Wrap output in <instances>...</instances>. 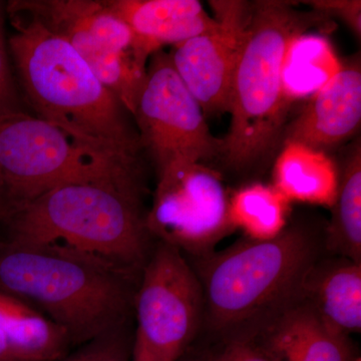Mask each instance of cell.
<instances>
[{
	"mask_svg": "<svg viewBox=\"0 0 361 361\" xmlns=\"http://www.w3.org/2000/svg\"><path fill=\"white\" fill-rule=\"evenodd\" d=\"M9 47L28 103L39 118L101 153L137 165L140 135L125 108L65 39L18 11Z\"/></svg>",
	"mask_w": 361,
	"mask_h": 361,
	"instance_id": "6da1fadb",
	"label": "cell"
},
{
	"mask_svg": "<svg viewBox=\"0 0 361 361\" xmlns=\"http://www.w3.org/2000/svg\"><path fill=\"white\" fill-rule=\"evenodd\" d=\"M11 243L84 257L135 276L149 255L151 235L139 189L78 183L51 190L2 220Z\"/></svg>",
	"mask_w": 361,
	"mask_h": 361,
	"instance_id": "7a4b0ae2",
	"label": "cell"
},
{
	"mask_svg": "<svg viewBox=\"0 0 361 361\" xmlns=\"http://www.w3.org/2000/svg\"><path fill=\"white\" fill-rule=\"evenodd\" d=\"M324 242L304 226H287L267 241L243 239L191 257L203 288L206 325L223 338L242 336L300 299Z\"/></svg>",
	"mask_w": 361,
	"mask_h": 361,
	"instance_id": "3957f363",
	"label": "cell"
},
{
	"mask_svg": "<svg viewBox=\"0 0 361 361\" xmlns=\"http://www.w3.org/2000/svg\"><path fill=\"white\" fill-rule=\"evenodd\" d=\"M324 18L301 13L289 1L252 2L230 90L231 123L222 139L221 157L228 167L244 172L262 165L283 142L292 106L282 87L285 52L294 37Z\"/></svg>",
	"mask_w": 361,
	"mask_h": 361,
	"instance_id": "277c9868",
	"label": "cell"
},
{
	"mask_svg": "<svg viewBox=\"0 0 361 361\" xmlns=\"http://www.w3.org/2000/svg\"><path fill=\"white\" fill-rule=\"evenodd\" d=\"M134 278L87 258L0 241V292L51 318L73 346L129 322Z\"/></svg>",
	"mask_w": 361,
	"mask_h": 361,
	"instance_id": "5b68a950",
	"label": "cell"
},
{
	"mask_svg": "<svg viewBox=\"0 0 361 361\" xmlns=\"http://www.w3.org/2000/svg\"><path fill=\"white\" fill-rule=\"evenodd\" d=\"M137 166L73 140L39 116H0V220L51 190L78 183L139 189Z\"/></svg>",
	"mask_w": 361,
	"mask_h": 361,
	"instance_id": "8992f818",
	"label": "cell"
},
{
	"mask_svg": "<svg viewBox=\"0 0 361 361\" xmlns=\"http://www.w3.org/2000/svg\"><path fill=\"white\" fill-rule=\"evenodd\" d=\"M137 329L132 355L144 361H176L203 329L205 301L198 275L176 247L158 241L142 267L135 293Z\"/></svg>",
	"mask_w": 361,
	"mask_h": 361,
	"instance_id": "52a82bcc",
	"label": "cell"
},
{
	"mask_svg": "<svg viewBox=\"0 0 361 361\" xmlns=\"http://www.w3.org/2000/svg\"><path fill=\"white\" fill-rule=\"evenodd\" d=\"M229 202L219 172L201 161H173L159 170L147 229L184 255H205L234 230Z\"/></svg>",
	"mask_w": 361,
	"mask_h": 361,
	"instance_id": "ba28073f",
	"label": "cell"
},
{
	"mask_svg": "<svg viewBox=\"0 0 361 361\" xmlns=\"http://www.w3.org/2000/svg\"><path fill=\"white\" fill-rule=\"evenodd\" d=\"M134 116L141 145L151 152L158 170L176 161L205 163L222 153V140L211 134L200 104L164 51L152 56Z\"/></svg>",
	"mask_w": 361,
	"mask_h": 361,
	"instance_id": "9c48e42d",
	"label": "cell"
},
{
	"mask_svg": "<svg viewBox=\"0 0 361 361\" xmlns=\"http://www.w3.org/2000/svg\"><path fill=\"white\" fill-rule=\"evenodd\" d=\"M216 25L175 45L170 58L176 71L204 115L228 111L233 73L250 20L252 2H209Z\"/></svg>",
	"mask_w": 361,
	"mask_h": 361,
	"instance_id": "30bf717a",
	"label": "cell"
},
{
	"mask_svg": "<svg viewBox=\"0 0 361 361\" xmlns=\"http://www.w3.org/2000/svg\"><path fill=\"white\" fill-rule=\"evenodd\" d=\"M236 337L250 339L270 361H350L348 336L301 299Z\"/></svg>",
	"mask_w": 361,
	"mask_h": 361,
	"instance_id": "8fae6325",
	"label": "cell"
},
{
	"mask_svg": "<svg viewBox=\"0 0 361 361\" xmlns=\"http://www.w3.org/2000/svg\"><path fill=\"white\" fill-rule=\"evenodd\" d=\"M361 66L360 59L342 63L341 71L308 99L286 125L284 142H298L326 152L360 129Z\"/></svg>",
	"mask_w": 361,
	"mask_h": 361,
	"instance_id": "7c38bea8",
	"label": "cell"
},
{
	"mask_svg": "<svg viewBox=\"0 0 361 361\" xmlns=\"http://www.w3.org/2000/svg\"><path fill=\"white\" fill-rule=\"evenodd\" d=\"M106 4L130 26L147 58L161 45L175 47L216 25L197 0H108Z\"/></svg>",
	"mask_w": 361,
	"mask_h": 361,
	"instance_id": "4fadbf2b",
	"label": "cell"
},
{
	"mask_svg": "<svg viewBox=\"0 0 361 361\" xmlns=\"http://www.w3.org/2000/svg\"><path fill=\"white\" fill-rule=\"evenodd\" d=\"M300 299L341 334H360L361 263L322 256L306 275Z\"/></svg>",
	"mask_w": 361,
	"mask_h": 361,
	"instance_id": "5bb4252c",
	"label": "cell"
},
{
	"mask_svg": "<svg viewBox=\"0 0 361 361\" xmlns=\"http://www.w3.org/2000/svg\"><path fill=\"white\" fill-rule=\"evenodd\" d=\"M339 171L326 152L298 142H284L273 168V186L290 202L331 208Z\"/></svg>",
	"mask_w": 361,
	"mask_h": 361,
	"instance_id": "9a60e30c",
	"label": "cell"
},
{
	"mask_svg": "<svg viewBox=\"0 0 361 361\" xmlns=\"http://www.w3.org/2000/svg\"><path fill=\"white\" fill-rule=\"evenodd\" d=\"M0 330L23 361H56L70 353L65 329L37 308L0 292Z\"/></svg>",
	"mask_w": 361,
	"mask_h": 361,
	"instance_id": "2e32d148",
	"label": "cell"
},
{
	"mask_svg": "<svg viewBox=\"0 0 361 361\" xmlns=\"http://www.w3.org/2000/svg\"><path fill=\"white\" fill-rule=\"evenodd\" d=\"M342 63L322 35L303 32L291 40L282 66V87L291 104L310 99L341 71Z\"/></svg>",
	"mask_w": 361,
	"mask_h": 361,
	"instance_id": "e0dca14e",
	"label": "cell"
},
{
	"mask_svg": "<svg viewBox=\"0 0 361 361\" xmlns=\"http://www.w3.org/2000/svg\"><path fill=\"white\" fill-rule=\"evenodd\" d=\"M332 215L325 229L324 249L332 255L361 263V148L358 142L346 157Z\"/></svg>",
	"mask_w": 361,
	"mask_h": 361,
	"instance_id": "ac0fdd59",
	"label": "cell"
},
{
	"mask_svg": "<svg viewBox=\"0 0 361 361\" xmlns=\"http://www.w3.org/2000/svg\"><path fill=\"white\" fill-rule=\"evenodd\" d=\"M290 203L273 185L255 183L241 188L230 198V220L246 238L267 241L286 229Z\"/></svg>",
	"mask_w": 361,
	"mask_h": 361,
	"instance_id": "d6986e66",
	"label": "cell"
},
{
	"mask_svg": "<svg viewBox=\"0 0 361 361\" xmlns=\"http://www.w3.org/2000/svg\"><path fill=\"white\" fill-rule=\"evenodd\" d=\"M134 338L129 322L78 346L77 350L56 361H132Z\"/></svg>",
	"mask_w": 361,
	"mask_h": 361,
	"instance_id": "ffe728a7",
	"label": "cell"
},
{
	"mask_svg": "<svg viewBox=\"0 0 361 361\" xmlns=\"http://www.w3.org/2000/svg\"><path fill=\"white\" fill-rule=\"evenodd\" d=\"M313 11L323 16H334L341 18L351 28L353 32L361 35V1L360 0H310L303 1Z\"/></svg>",
	"mask_w": 361,
	"mask_h": 361,
	"instance_id": "44dd1931",
	"label": "cell"
},
{
	"mask_svg": "<svg viewBox=\"0 0 361 361\" xmlns=\"http://www.w3.org/2000/svg\"><path fill=\"white\" fill-rule=\"evenodd\" d=\"M6 42L2 27V13L0 9V116L20 111L18 99L7 59Z\"/></svg>",
	"mask_w": 361,
	"mask_h": 361,
	"instance_id": "7402d4cb",
	"label": "cell"
},
{
	"mask_svg": "<svg viewBox=\"0 0 361 361\" xmlns=\"http://www.w3.org/2000/svg\"><path fill=\"white\" fill-rule=\"evenodd\" d=\"M216 353L215 361H270L250 339L233 337L226 339Z\"/></svg>",
	"mask_w": 361,
	"mask_h": 361,
	"instance_id": "603a6c76",
	"label": "cell"
},
{
	"mask_svg": "<svg viewBox=\"0 0 361 361\" xmlns=\"http://www.w3.org/2000/svg\"><path fill=\"white\" fill-rule=\"evenodd\" d=\"M217 351L199 348L196 342L176 361H215Z\"/></svg>",
	"mask_w": 361,
	"mask_h": 361,
	"instance_id": "cb8c5ba5",
	"label": "cell"
},
{
	"mask_svg": "<svg viewBox=\"0 0 361 361\" xmlns=\"http://www.w3.org/2000/svg\"><path fill=\"white\" fill-rule=\"evenodd\" d=\"M0 361H23L0 330Z\"/></svg>",
	"mask_w": 361,
	"mask_h": 361,
	"instance_id": "d4e9b609",
	"label": "cell"
},
{
	"mask_svg": "<svg viewBox=\"0 0 361 361\" xmlns=\"http://www.w3.org/2000/svg\"><path fill=\"white\" fill-rule=\"evenodd\" d=\"M355 361H361L360 358H358V360H355Z\"/></svg>",
	"mask_w": 361,
	"mask_h": 361,
	"instance_id": "484cf974",
	"label": "cell"
}]
</instances>
